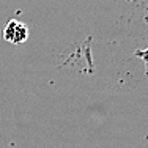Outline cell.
<instances>
[{
    "mask_svg": "<svg viewBox=\"0 0 148 148\" xmlns=\"http://www.w3.org/2000/svg\"><path fill=\"white\" fill-rule=\"evenodd\" d=\"M3 38L11 44H22L29 38V27L21 21L11 19L3 27Z\"/></svg>",
    "mask_w": 148,
    "mask_h": 148,
    "instance_id": "obj_1",
    "label": "cell"
}]
</instances>
